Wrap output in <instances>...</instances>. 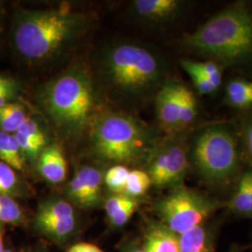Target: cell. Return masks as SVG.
<instances>
[{"label":"cell","mask_w":252,"mask_h":252,"mask_svg":"<svg viewBox=\"0 0 252 252\" xmlns=\"http://www.w3.org/2000/svg\"><path fill=\"white\" fill-rule=\"evenodd\" d=\"M229 207L236 215L252 218L250 170H246L241 174L234 189V194L230 200Z\"/></svg>","instance_id":"ac0fdd59"},{"label":"cell","mask_w":252,"mask_h":252,"mask_svg":"<svg viewBox=\"0 0 252 252\" xmlns=\"http://www.w3.org/2000/svg\"><path fill=\"white\" fill-rule=\"evenodd\" d=\"M17 90V84L9 77L0 76V108L10 103Z\"/></svg>","instance_id":"f1b7e54d"},{"label":"cell","mask_w":252,"mask_h":252,"mask_svg":"<svg viewBox=\"0 0 252 252\" xmlns=\"http://www.w3.org/2000/svg\"><path fill=\"white\" fill-rule=\"evenodd\" d=\"M0 6H1V5H0Z\"/></svg>","instance_id":"d590c367"},{"label":"cell","mask_w":252,"mask_h":252,"mask_svg":"<svg viewBox=\"0 0 252 252\" xmlns=\"http://www.w3.org/2000/svg\"><path fill=\"white\" fill-rule=\"evenodd\" d=\"M103 71L116 90L134 97L157 89L163 77L159 57L135 43H120L110 48L104 57Z\"/></svg>","instance_id":"8992f818"},{"label":"cell","mask_w":252,"mask_h":252,"mask_svg":"<svg viewBox=\"0 0 252 252\" xmlns=\"http://www.w3.org/2000/svg\"><path fill=\"white\" fill-rule=\"evenodd\" d=\"M149 162L147 173L158 188L182 185L190 165L187 146L178 140L157 145Z\"/></svg>","instance_id":"ba28073f"},{"label":"cell","mask_w":252,"mask_h":252,"mask_svg":"<svg viewBox=\"0 0 252 252\" xmlns=\"http://www.w3.org/2000/svg\"><path fill=\"white\" fill-rule=\"evenodd\" d=\"M243 146L240 134L228 123L201 126L188 146L189 164L198 176L213 186L232 182L240 169Z\"/></svg>","instance_id":"3957f363"},{"label":"cell","mask_w":252,"mask_h":252,"mask_svg":"<svg viewBox=\"0 0 252 252\" xmlns=\"http://www.w3.org/2000/svg\"><path fill=\"white\" fill-rule=\"evenodd\" d=\"M131 252H146V251L142 248V249H135V250L132 251Z\"/></svg>","instance_id":"836d02e7"},{"label":"cell","mask_w":252,"mask_h":252,"mask_svg":"<svg viewBox=\"0 0 252 252\" xmlns=\"http://www.w3.org/2000/svg\"><path fill=\"white\" fill-rule=\"evenodd\" d=\"M138 206L136 198L126 196L123 193L113 195L106 201L105 210L110 223L115 227L124 226L134 215Z\"/></svg>","instance_id":"2e32d148"},{"label":"cell","mask_w":252,"mask_h":252,"mask_svg":"<svg viewBox=\"0 0 252 252\" xmlns=\"http://www.w3.org/2000/svg\"><path fill=\"white\" fill-rule=\"evenodd\" d=\"M41 103L63 132H81L89 125L96 103L89 75L81 68L63 73L44 87Z\"/></svg>","instance_id":"5b68a950"},{"label":"cell","mask_w":252,"mask_h":252,"mask_svg":"<svg viewBox=\"0 0 252 252\" xmlns=\"http://www.w3.org/2000/svg\"><path fill=\"white\" fill-rule=\"evenodd\" d=\"M36 229L54 241H63L76 227L72 206L63 200H51L41 204L36 212Z\"/></svg>","instance_id":"9c48e42d"},{"label":"cell","mask_w":252,"mask_h":252,"mask_svg":"<svg viewBox=\"0 0 252 252\" xmlns=\"http://www.w3.org/2000/svg\"><path fill=\"white\" fill-rule=\"evenodd\" d=\"M25 108L18 103H8L0 108V131L14 135L27 120Z\"/></svg>","instance_id":"44dd1931"},{"label":"cell","mask_w":252,"mask_h":252,"mask_svg":"<svg viewBox=\"0 0 252 252\" xmlns=\"http://www.w3.org/2000/svg\"><path fill=\"white\" fill-rule=\"evenodd\" d=\"M181 66L189 75L195 89L200 94L209 95L218 90L216 86L209 81L205 75H203L202 73L198 71V69L194 66L192 60H189V59L182 60Z\"/></svg>","instance_id":"cb8c5ba5"},{"label":"cell","mask_w":252,"mask_h":252,"mask_svg":"<svg viewBox=\"0 0 252 252\" xmlns=\"http://www.w3.org/2000/svg\"><path fill=\"white\" fill-rule=\"evenodd\" d=\"M225 102L239 109L252 108V81L235 79L226 85Z\"/></svg>","instance_id":"e0dca14e"},{"label":"cell","mask_w":252,"mask_h":252,"mask_svg":"<svg viewBox=\"0 0 252 252\" xmlns=\"http://www.w3.org/2000/svg\"><path fill=\"white\" fill-rule=\"evenodd\" d=\"M219 207L215 199L180 185L157 203L156 210L162 223L180 235L203 225Z\"/></svg>","instance_id":"52a82bcc"},{"label":"cell","mask_w":252,"mask_h":252,"mask_svg":"<svg viewBox=\"0 0 252 252\" xmlns=\"http://www.w3.org/2000/svg\"><path fill=\"white\" fill-rule=\"evenodd\" d=\"M180 252H212L210 235L203 225L179 235Z\"/></svg>","instance_id":"d6986e66"},{"label":"cell","mask_w":252,"mask_h":252,"mask_svg":"<svg viewBox=\"0 0 252 252\" xmlns=\"http://www.w3.org/2000/svg\"><path fill=\"white\" fill-rule=\"evenodd\" d=\"M37 169L47 181L58 184L67 174V162L58 145L47 146L37 158Z\"/></svg>","instance_id":"4fadbf2b"},{"label":"cell","mask_w":252,"mask_h":252,"mask_svg":"<svg viewBox=\"0 0 252 252\" xmlns=\"http://www.w3.org/2000/svg\"><path fill=\"white\" fill-rule=\"evenodd\" d=\"M2 252H13L12 251H10V250H4Z\"/></svg>","instance_id":"e575fe53"},{"label":"cell","mask_w":252,"mask_h":252,"mask_svg":"<svg viewBox=\"0 0 252 252\" xmlns=\"http://www.w3.org/2000/svg\"><path fill=\"white\" fill-rule=\"evenodd\" d=\"M198 115V102L195 94L184 85L180 103V117L177 132L184 130L192 125Z\"/></svg>","instance_id":"7402d4cb"},{"label":"cell","mask_w":252,"mask_h":252,"mask_svg":"<svg viewBox=\"0 0 252 252\" xmlns=\"http://www.w3.org/2000/svg\"><path fill=\"white\" fill-rule=\"evenodd\" d=\"M103 176L94 166H84L68 184L67 193L74 203L82 207H96L101 201Z\"/></svg>","instance_id":"30bf717a"},{"label":"cell","mask_w":252,"mask_h":252,"mask_svg":"<svg viewBox=\"0 0 252 252\" xmlns=\"http://www.w3.org/2000/svg\"><path fill=\"white\" fill-rule=\"evenodd\" d=\"M146 252H180L179 235L163 223H153L145 234Z\"/></svg>","instance_id":"9a60e30c"},{"label":"cell","mask_w":252,"mask_h":252,"mask_svg":"<svg viewBox=\"0 0 252 252\" xmlns=\"http://www.w3.org/2000/svg\"><path fill=\"white\" fill-rule=\"evenodd\" d=\"M183 87L184 84L178 81H165L157 93L156 115L162 129L167 132H177Z\"/></svg>","instance_id":"8fae6325"},{"label":"cell","mask_w":252,"mask_h":252,"mask_svg":"<svg viewBox=\"0 0 252 252\" xmlns=\"http://www.w3.org/2000/svg\"><path fill=\"white\" fill-rule=\"evenodd\" d=\"M24 218L18 203L9 195H0V223L19 224Z\"/></svg>","instance_id":"d4e9b609"},{"label":"cell","mask_w":252,"mask_h":252,"mask_svg":"<svg viewBox=\"0 0 252 252\" xmlns=\"http://www.w3.org/2000/svg\"><path fill=\"white\" fill-rule=\"evenodd\" d=\"M25 159L14 135L0 131V161L14 170L24 171Z\"/></svg>","instance_id":"ffe728a7"},{"label":"cell","mask_w":252,"mask_h":252,"mask_svg":"<svg viewBox=\"0 0 252 252\" xmlns=\"http://www.w3.org/2000/svg\"><path fill=\"white\" fill-rule=\"evenodd\" d=\"M250 170V191H251V210H252V169H249Z\"/></svg>","instance_id":"1f68e13d"},{"label":"cell","mask_w":252,"mask_h":252,"mask_svg":"<svg viewBox=\"0 0 252 252\" xmlns=\"http://www.w3.org/2000/svg\"><path fill=\"white\" fill-rule=\"evenodd\" d=\"M130 170L123 164H117L109 168L105 177L104 181L108 189L116 193H123L126 188V180Z\"/></svg>","instance_id":"484cf974"},{"label":"cell","mask_w":252,"mask_h":252,"mask_svg":"<svg viewBox=\"0 0 252 252\" xmlns=\"http://www.w3.org/2000/svg\"><path fill=\"white\" fill-rule=\"evenodd\" d=\"M4 251V239H3V233L0 227V252Z\"/></svg>","instance_id":"d6a6232c"},{"label":"cell","mask_w":252,"mask_h":252,"mask_svg":"<svg viewBox=\"0 0 252 252\" xmlns=\"http://www.w3.org/2000/svg\"><path fill=\"white\" fill-rule=\"evenodd\" d=\"M89 19L87 14L65 9L19 10L14 23V45L26 59L48 60L79 36Z\"/></svg>","instance_id":"6da1fadb"},{"label":"cell","mask_w":252,"mask_h":252,"mask_svg":"<svg viewBox=\"0 0 252 252\" xmlns=\"http://www.w3.org/2000/svg\"><path fill=\"white\" fill-rule=\"evenodd\" d=\"M67 252H104L97 246L90 243H79L74 245Z\"/></svg>","instance_id":"4dcf8cb0"},{"label":"cell","mask_w":252,"mask_h":252,"mask_svg":"<svg viewBox=\"0 0 252 252\" xmlns=\"http://www.w3.org/2000/svg\"><path fill=\"white\" fill-rule=\"evenodd\" d=\"M18 188L19 180L15 170L0 161V195L11 196Z\"/></svg>","instance_id":"4316f807"},{"label":"cell","mask_w":252,"mask_h":252,"mask_svg":"<svg viewBox=\"0 0 252 252\" xmlns=\"http://www.w3.org/2000/svg\"><path fill=\"white\" fill-rule=\"evenodd\" d=\"M240 136L242 140L243 153L252 164V114L244 122Z\"/></svg>","instance_id":"f546056e"},{"label":"cell","mask_w":252,"mask_h":252,"mask_svg":"<svg viewBox=\"0 0 252 252\" xmlns=\"http://www.w3.org/2000/svg\"><path fill=\"white\" fill-rule=\"evenodd\" d=\"M92 141L99 156L117 163L149 160L158 145L150 127L120 113H107L98 118L93 126Z\"/></svg>","instance_id":"277c9868"},{"label":"cell","mask_w":252,"mask_h":252,"mask_svg":"<svg viewBox=\"0 0 252 252\" xmlns=\"http://www.w3.org/2000/svg\"><path fill=\"white\" fill-rule=\"evenodd\" d=\"M193 61L194 66L198 71L205 75L209 81H211L217 88L219 89L222 81V71L220 66L215 61Z\"/></svg>","instance_id":"83f0119b"},{"label":"cell","mask_w":252,"mask_h":252,"mask_svg":"<svg viewBox=\"0 0 252 252\" xmlns=\"http://www.w3.org/2000/svg\"><path fill=\"white\" fill-rule=\"evenodd\" d=\"M184 2L180 0H136L133 3L135 13L147 22L162 23L174 18Z\"/></svg>","instance_id":"5bb4252c"},{"label":"cell","mask_w":252,"mask_h":252,"mask_svg":"<svg viewBox=\"0 0 252 252\" xmlns=\"http://www.w3.org/2000/svg\"><path fill=\"white\" fill-rule=\"evenodd\" d=\"M152 185V180L147 172L133 170L128 175L123 194L132 198H137L146 193Z\"/></svg>","instance_id":"603a6c76"},{"label":"cell","mask_w":252,"mask_h":252,"mask_svg":"<svg viewBox=\"0 0 252 252\" xmlns=\"http://www.w3.org/2000/svg\"><path fill=\"white\" fill-rule=\"evenodd\" d=\"M183 42L211 61L247 62L252 57V11L245 2L234 3L185 36Z\"/></svg>","instance_id":"7a4b0ae2"},{"label":"cell","mask_w":252,"mask_h":252,"mask_svg":"<svg viewBox=\"0 0 252 252\" xmlns=\"http://www.w3.org/2000/svg\"><path fill=\"white\" fill-rule=\"evenodd\" d=\"M13 135L25 158L27 157L30 160H37L47 145L44 131L32 118L27 117L23 126Z\"/></svg>","instance_id":"7c38bea8"}]
</instances>
